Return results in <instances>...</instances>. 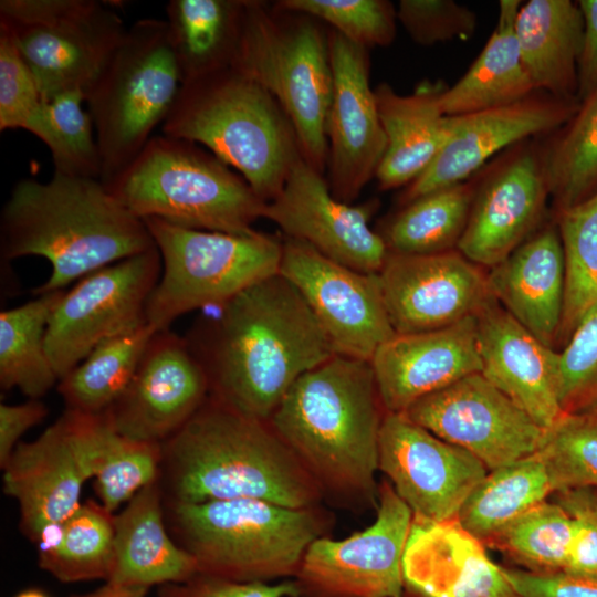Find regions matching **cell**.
I'll return each mask as SVG.
<instances>
[{
  "instance_id": "6da1fadb",
  "label": "cell",
  "mask_w": 597,
  "mask_h": 597,
  "mask_svg": "<svg viewBox=\"0 0 597 597\" xmlns=\"http://www.w3.org/2000/svg\"><path fill=\"white\" fill-rule=\"evenodd\" d=\"M185 338L205 368L210 396L262 421L302 375L335 355L298 290L280 273L233 296Z\"/></svg>"
},
{
  "instance_id": "7a4b0ae2",
  "label": "cell",
  "mask_w": 597,
  "mask_h": 597,
  "mask_svg": "<svg viewBox=\"0 0 597 597\" xmlns=\"http://www.w3.org/2000/svg\"><path fill=\"white\" fill-rule=\"evenodd\" d=\"M385 413L370 362L334 355L292 385L269 422L323 500L362 511L378 503L375 476Z\"/></svg>"
},
{
  "instance_id": "3957f363",
  "label": "cell",
  "mask_w": 597,
  "mask_h": 597,
  "mask_svg": "<svg viewBox=\"0 0 597 597\" xmlns=\"http://www.w3.org/2000/svg\"><path fill=\"white\" fill-rule=\"evenodd\" d=\"M155 247L145 222L96 178L54 172L48 181L19 180L0 214V253L35 255L52 271L33 295L66 285Z\"/></svg>"
},
{
  "instance_id": "277c9868",
  "label": "cell",
  "mask_w": 597,
  "mask_h": 597,
  "mask_svg": "<svg viewBox=\"0 0 597 597\" xmlns=\"http://www.w3.org/2000/svg\"><path fill=\"white\" fill-rule=\"evenodd\" d=\"M161 448L174 502L255 499L303 509L324 501L269 421L247 417L210 395Z\"/></svg>"
},
{
  "instance_id": "5b68a950",
  "label": "cell",
  "mask_w": 597,
  "mask_h": 597,
  "mask_svg": "<svg viewBox=\"0 0 597 597\" xmlns=\"http://www.w3.org/2000/svg\"><path fill=\"white\" fill-rule=\"evenodd\" d=\"M161 134L206 147L266 203L302 153L294 126L259 83L228 67L181 85Z\"/></svg>"
},
{
  "instance_id": "8992f818",
  "label": "cell",
  "mask_w": 597,
  "mask_h": 597,
  "mask_svg": "<svg viewBox=\"0 0 597 597\" xmlns=\"http://www.w3.org/2000/svg\"><path fill=\"white\" fill-rule=\"evenodd\" d=\"M178 544L198 573L240 583L294 577L308 546L327 536L321 505L293 509L255 499L172 504Z\"/></svg>"
},
{
  "instance_id": "52a82bcc",
  "label": "cell",
  "mask_w": 597,
  "mask_h": 597,
  "mask_svg": "<svg viewBox=\"0 0 597 597\" xmlns=\"http://www.w3.org/2000/svg\"><path fill=\"white\" fill-rule=\"evenodd\" d=\"M111 193L137 218H157L196 230L254 232L263 201L232 168L199 145L154 135L109 184Z\"/></svg>"
},
{
  "instance_id": "ba28073f",
  "label": "cell",
  "mask_w": 597,
  "mask_h": 597,
  "mask_svg": "<svg viewBox=\"0 0 597 597\" xmlns=\"http://www.w3.org/2000/svg\"><path fill=\"white\" fill-rule=\"evenodd\" d=\"M231 67L254 80L281 105L297 135L303 158L327 169V116L333 73L328 33L316 19L245 0Z\"/></svg>"
},
{
  "instance_id": "9c48e42d",
  "label": "cell",
  "mask_w": 597,
  "mask_h": 597,
  "mask_svg": "<svg viewBox=\"0 0 597 597\" xmlns=\"http://www.w3.org/2000/svg\"><path fill=\"white\" fill-rule=\"evenodd\" d=\"M182 85L166 20L135 21L85 97L107 185L168 117Z\"/></svg>"
},
{
  "instance_id": "30bf717a",
  "label": "cell",
  "mask_w": 597,
  "mask_h": 597,
  "mask_svg": "<svg viewBox=\"0 0 597 597\" xmlns=\"http://www.w3.org/2000/svg\"><path fill=\"white\" fill-rule=\"evenodd\" d=\"M143 221L161 259L146 306V321L157 332L193 310L221 306L280 272L283 241L273 235L188 229L157 218Z\"/></svg>"
},
{
  "instance_id": "8fae6325",
  "label": "cell",
  "mask_w": 597,
  "mask_h": 597,
  "mask_svg": "<svg viewBox=\"0 0 597 597\" xmlns=\"http://www.w3.org/2000/svg\"><path fill=\"white\" fill-rule=\"evenodd\" d=\"M0 28L44 101L73 91L86 97L127 30L109 4L96 0H1Z\"/></svg>"
},
{
  "instance_id": "7c38bea8",
  "label": "cell",
  "mask_w": 597,
  "mask_h": 597,
  "mask_svg": "<svg viewBox=\"0 0 597 597\" xmlns=\"http://www.w3.org/2000/svg\"><path fill=\"white\" fill-rule=\"evenodd\" d=\"M160 273L155 245L85 275L64 292L45 334L59 380L101 343L147 323L146 306Z\"/></svg>"
},
{
  "instance_id": "4fadbf2b",
  "label": "cell",
  "mask_w": 597,
  "mask_h": 597,
  "mask_svg": "<svg viewBox=\"0 0 597 597\" xmlns=\"http://www.w3.org/2000/svg\"><path fill=\"white\" fill-rule=\"evenodd\" d=\"M412 520L408 505L383 481L368 527L308 546L292 579L295 597H404L402 559Z\"/></svg>"
},
{
  "instance_id": "5bb4252c",
  "label": "cell",
  "mask_w": 597,
  "mask_h": 597,
  "mask_svg": "<svg viewBox=\"0 0 597 597\" xmlns=\"http://www.w3.org/2000/svg\"><path fill=\"white\" fill-rule=\"evenodd\" d=\"M279 273L298 290L335 355L370 362L396 335L379 273L353 270L287 237Z\"/></svg>"
},
{
  "instance_id": "9a60e30c",
  "label": "cell",
  "mask_w": 597,
  "mask_h": 597,
  "mask_svg": "<svg viewBox=\"0 0 597 597\" xmlns=\"http://www.w3.org/2000/svg\"><path fill=\"white\" fill-rule=\"evenodd\" d=\"M402 413L489 471L535 454L546 431L481 373L420 398Z\"/></svg>"
},
{
  "instance_id": "2e32d148",
  "label": "cell",
  "mask_w": 597,
  "mask_h": 597,
  "mask_svg": "<svg viewBox=\"0 0 597 597\" xmlns=\"http://www.w3.org/2000/svg\"><path fill=\"white\" fill-rule=\"evenodd\" d=\"M504 155L480 174L457 247L467 259L488 269L543 227L551 198L545 146L527 139Z\"/></svg>"
},
{
  "instance_id": "e0dca14e",
  "label": "cell",
  "mask_w": 597,
  "mask_h": 597,
  "mask_svg": "<svg viewBox=\"0 0 597 597\" xmlns=\"http://www.w3.org/2000/svg\"><path fill=\"white\" fill-rule=\"evenodd\" d=\"M378 470L411 510L427 522L455 520L489 470L473 454L410 420L386 412L378 440Z\"/></svg>"
},
{
  "instance_id": "ac0fdd59",
  "label": "cell",
  "mask_w": 597,
  "mask_h": 597,
  "mask_svg": "<svg viewBox=\"0 0 597 597\" xmlns=\"http://www.w3.org/2000/svg\"><path fill=\"white\" fill-rule=\"evenodd\" d=\"M328 45L333 93L326 125L327 182L337 200L352 203L376 177L387 138L369 82L368 49L334 30Z\"/></svg>"
},
{
  "instance_id": "d6986e66",
  "label": "cell",
  "mask_w": 597,
  "mask_h": 597,
  "mask_svg": "<svg viewBox=\"0 0 597 597\" xmlns=\"http://www.w3.org/2000/svg\"><path fill=\"white\" fill-rule=\"evenodd\" d=\"M375 205L337 200L324 175L303 157L292 167L279 196L266 203L264 218L287 238L307 243L326 258L364 273H379L389 251L369 226Z\"/></svg>"
},
{
  "instance_id": "ffe728a7",
  "label": "cell",
  "mask_w": 597,
  "mask_h": 597,
  "mask_svg": "<svg viewBox=\"0 0 597 597\" xmlns=\"http://www.w3.org/2000/svg\"><path fill=\"white\" fill-rule=\"evenodd\" d=\"M379 276L396 334L451 326L476 316L494 298L484 268L457 249L423 255L389 253Z\"/></svg>"
},
{
  "instance_id": "44dd1931",
  "label": "cell",
  "mask_w": 597,
  "mask_h": 597,
  "mask_svg": "<svg viewBox=\"0 0 597 597\" xmlns=\"http://www.w3.org/2000/svg\"><path fill=\"white\" fill-rule=\"evenodd\" d=\"M209 395L207 374L187 339L170 329L158 331L127 388L105 413L118 433L163 443L200 409Z\"/></svg>"
},
{
  "instance_id": "7402d4cb",
  "label": "cell",
  "mask_w": 597,
  "mask_h": 597,
  "mask_svg": "<svg viewBox=\"0 0 597 597\" xmlns=\"http://www.w3.org/2000/svg\"><path fill=\"white\" fill-rule=\"evenodd\" d=\"M3 471V492L18 502L21 528L36 542L45 527L77 511L92 478L83 413L66 409L35 440L20 442Z\"/></svg>"
},
{
  "instance_id": "603a6c76",
  "label": "cell",
  "mask_w": 597,
  "mask_h": 597,
  "mask_svg": "<svg viewBox=\"0 0 597 597\" xmlns=\"http://www.w3.org/2000/svg\"><path fill=\"white\" fill-rule=\"evenodd\" d=\"M580 102L535 92L500 107L453 117L452 132L437 158L401 196L404 205L463 182L494 155L519 143L554 134L577 112Z\"/></svg>"
},
{
  "instance_id": "cb8c5ba5",
  "label": "cell",
  "mask_w": 597,
  "mask_h": 597,
  "mask_svg": "<svg viewBox=\"0 0 597 597\" xmlns=\"http://www.w3.org/2000/svg\"><path fill=\"white\" fill-rule=\"evenodd\" d=\"M370 364L385 411L402 413L420 398L481 373L476 317L440 329L396 334Z\"/></svg>"
},
{
  "instance_id": "d4e9b609",
  "label": "cell",
  "mask_w": 597,
  "mask_h": 597,
  "mask_svg": "<svg viewBox=\"0 0 597 597\" xmlns=\"http://www.w3.org/2000/svg\"><path fill=\"white\" fill-rule=\"evenodd\" d=\"M481 374L541 428L566 413L558 400L559 352L519 323L495 297L475 316Z\"/></svg>"
},
{
  "instance_id": "484cf974",
  "label": "cell",
  "mask_w": 597,
  "mask_h": 597,
  "mask_svg": "<svg viewBox=\"0 0 597 597\" xmlns=\"http://www.w3.org/2000/svg\"><path fill=\"white\" fill-rule=\"evenodd\" d=\"M402 576L412 597H519L484 544L455 520H412Z\"/></svg>"
},
{
  "instance_id": "4316f807",
  "label": "cell",
  "mask_w": 597,
  "mask_h": 597,
  "mask_svg": "<svg viewBox=\"0 0 597 597\" xmlns=\"http://www.w3.org/2000/svg\"><path fill=\"white\" fill-rule=\"evenodd\" d=\"M488 280L492 295L503 308L542 343L556 349L564 306L565 264L554 220L491 268Z\"/></svg>"
},
{
  "instance_id": "83f0119b",
  "label": "cell",
  "mask_w": 597,
  "mask_h": 597,
  "mask_svg": "<svg viewBox=\"0 0 597 597\" xmlns=\"http://www.w3.org/2000/svg\"><path fill=\"white\" fill-rule=\"evenodd\" d=\"M447 87L441 81L426 80L406 95L388 83L374 90L387 138L386 153L375 177L379 189L408 186L439 155L453 125V117L446 116L441 108Z\"/></svg>"
},
{
  "instance_id": "f1b7e54d",
  "label": "cell",
  "mask_w": 597,
  "mask_h": 597,
  "mask_svg": "<svg viewBox=\"0 0 597 597\" xmlns=\"http://www.w3.org/2000/svg\"><path fill=\"white\" fill-rule=\"evenodd\" d=\"M115 561L106 582L150 587L182 583L198 573L196 559L168 534L157 481L114 515Z\"/></svg>"
},
{
  "instance_id": "f546056e",
  "label": "cell",
  "mask_w": 597,
  "mask_h": 597,
  "mask_svg": "<svg viewBox=\"0 0 597 597\" xmlns=\"http://www.w3.org/2000/svg\"><path fill=\"white\" fill-rule=\"evenodd\" d=\"M515 34L535 91L577 98L584 18L570 0H530L521 4Z\"/></svg>"
},
{
  "instance_id": "4dcf8cb0",
  "label": "cell",
  "mask_w": 597,
  "mask_h": 597,
  "mask_svg": "<svg viewBox=\"0 0 597 597\" xmlns=\"http://www.w3.org/2000/svg\"><path fill=\"white\" fill-rule=\"evenodd\" d=\"M520 0L499 2L498 23L483 50L441 97L446 116H460L519 102L537 92L524 66L515 19Z\"/></svg>"
},
{
  "instance_id": "1f68e13d",
  "label": "cell",
  "mask_w": 597,
  "mask_h": 597,
  "mask_svg": "<svg viewBox=\"0 0 597 597\" xmlns=\"http://www.w3.org/2000/svg\"><path fill=\"white\" fill-rule=\"evenodd\" d=\"M245 0H170L169 41L182 84L231 67Z\"/></svg>"
},
{
  "instance_id": "d6a6232c",
  "label": "cell",
  "mask_w": 597,
  "mask_h": 597,
  "mask_svg": "<svg viewBox=\"0 0 597 597\" xmlns=\"http://www.w3.org/2000/svg\"><path fill=\"white\" fill-rule=\"evenodd\" d=\"M39 566L64 583L108 580L115 561L114 515L91 500L36 540Z\"/></svg>"
},
{
  "instance_id": "836d02e7",
  "label": "cell",
  "mask_w": 597,
  "mask_h": 597,
  "mask_svg": "<svg viewBox=\"0 0 597 597\" xmlns=\"http://www.w3.org/2000/svg\"><path fill=\"white\" fill-rule=\"evenodd\" d=\"M554 493L548 472L536 455L489 471L463 502L455 521L485 544L512 522Z\"/></svg>"
},
{
  "instance_id": "e575fe53",
  "label": "cell",
  "mask_w": 597,
  "mask_h": 597,
  "mask_svg": "<svg viewBox=\"0 0 597 597\" xmlns=\"http://www.w3.org/2000/svg\"><path fill=\"white\" fill-rule=\"evenodd\" d=\"M84 437L92 478L101 504L111 513L157 481L161 443L118 433L106 413H84Z\"/></svg>"
},
{
  "instance_id": "d590c367",
  "label": "cell",
  "mask_w": 597,
  "mask_h": 597,
  "mask_svg": "<svg viewBox=\"0 0 597 597\" xmlns=\"http://www.w3.org/2000/svg\"><path fill=\"white\" fill-rule=\"evenodd\" d=\"M478 177L406 203L379 233L395 254L423 255L455 250L465 230Z\"/></svg>"
},
{
  "instance_id": "8d00e7d4",
  "label": "cell",
  "mask_w": 597,
  "mask_h": 597,
  "mask_svg": "<svg viewBox=\"0 0 597 597\" xmlns=\"http://www.w3.org/2000/svg\"><path fill=\"white\" fill-rule=\"evenodd\" d=\"M65 290L38 297L0 313V385L18 388L40 399L59 378L46 354L45 334L50 317Z\"/></svg>"
},
{
  "instance_id": "74e56055",
  "label": "cell",
  "mask_w": 597,
  "mask_h": 597,
  "mask_svg": "<svg viewBox=\"0 0 597 597\" xmlns=\"http://www.w3.org/2000/svg\"><path fill=\"white\" fill-rule=\"evenodd\" d=\"M156 332L145 323L96 346L57 381L66 409L90 415L108 410L127 388Z\"/></svg>"
},
{
  "instance_id": "f35d334b",
  "label": "cell",
  "mask_w": 597,
  "mask_h": 597,
  "mask_svg": "<svg viewBox=\"0 0 597 597\" xmlns=\"http://www.w3.org/2000/svg\"><path fill=\"white\" fill-rule=\"evenodd\" d=\"M552 212L597 193V86L545 145Z\"/></svg>"
},
{
  "instance_id": "ab89813d",
  "label": "cell",
  "mask_w": 597,
  "mask_h": 597,
  "mask_svg": "<svg viewBox=\"0 0 597 597\" xmlns=\"http://www.w3.org/2000/svg\"><path fill=\"white\" fill-rule=\"evenodd\" d=\"M553 213L563 247L565 293L557 347H564L585 316L597 307V193Z\"/></svg>"
},
{
  "instance_id": "60d3db41",
  "label": "cell",
  "mask_w": 597,
  "mask_h": 597,
  "mask_svg": "<svg viewBox=\"0 0 597 597\" xmlns=\"http://www.w3.org/2000/svg\"><path fill=\"white\" fill-rule=\"evenodd\" d=\"M85 95L73 91L44 101L24 130L50 150L54 172L101 178L102 161L92 117L83 107Z\"/></svg>"
},
{
  "instance_id": "b9f144b4",
  "label": "cell",
  "mask_w": 597,
  "mask_h": 597,
  "mask_svg": "<svg viewBox=\"0 0 597 597\" xmlns=\"http://www.w3.org/2000/svg\"><path fill=\"white\" fill-rule=\"evenodd\" d=\"M574 535V520L558 503L544 501L521 515L494 540L528 570L563 572Z\"/></svg>"
},
{
  "instance_id": "7bdbcfd3",
  "label": "cell",
  "mask_w": 597,
  "mask_h": 597,
  "mask_svg": "<svg viewBox=\"0 0 597 597\" xmlns=\"http://www.w3.org/2000/svg\"><path fill=\"white\" fill-rule=\"evenodd\" d=\"M535 454L554 492L597 489V409L565 415L545 431Z\"/></svg>"
},
{
  "instance_id": "ee69618b",
  "label": "cell",
  "mask_w": 597,
  "mask_h": 597,
  "mask_svg": "<svg viewBox=\"0 0 597 597\" xmlns=\"http://www.w3.org/2000/svg\"><path fill=\"white\" fill-rule=\"evenodd\" d=\"M274 7L327 22L366 49L388 46L396 36L397 10L387 0H281Z\"/></svg>"
},
{
  "instance_id": "f6af8a7d",
  "label": "cell",
  "mask_w": 597,
  "mask_h": 597,
  "mask_svg": "<svg viewBox=\"0 0 597 597\" xmlns=\"http://www.w3.org/2000/svg\"><path fill=\"white\" fill-rule=\"evenodd\" d=\"M557 390L566 415L597 409V307L559 350Z\"/></svg>"
},
{
  "instance_id": "bcb514c9",
  "label": "cell",
  "mask_w": 597,
  "mask_h": 597,
  "mask_svg": "<svg viewBox=\"0 0 597 597\" xmlns=\"http://www.w3.org/2000/svg\"><path fill=\"white\" fill-rule=\"evenodd\" d=\"M397 20L420 45L468 40L478 27L476 13L453 0H400Z\"/></svg>"
},
{
  "instance_id": "7dc6e473",
  "label": "cell",
  "mask_w": 597,
  "mask_h": 597,
  "mask_svg": "<svg viewBox=\"0 0 597 597\" xmlns=\"http://www.w3.org/2000/svg\"><path fill=\"white\" fill-rule=\"evenodd\" d=\"M44 100L10 34L0 28V130L25 129Z\"/></svg>"
},
{
  "instance_id": "c3c4849f",
  "label": "cell",
  "mask_w": 597,
  "mask_h": 597,
  "mask_svg": "<svg viewBox=\"0 0 597 597\" xmlns=\"http://www.w3.org/2000/svg\"><path fill=\"white\" fill-rule=\"evenodd\" d=\"M558 503L574 520V535L563 573L597 582V506L589 489L559 492Z\"/></svg>"
},
{
  "instance_id": "681fc988",
  "label": "cell",
  "mask_w": 597,
  "mask_h": 597,
  "mask_svg": "<svg viewBox=\"0 0 597 597\" xmlns=\"http://www.w3.org/2000/svg\"><path fill=\"white\" fill-rule=\"evenodd\" d=\"M159 597H295L293 580L240 583L202 573L182 583L161 585Z\"/></svg>"
},
{
  "instance_id": "f907efd6",
  "label": "cell",
  "mask_w": 597,
  "mask_h": 597,
  "mask_svg": "<svg viewBox=\"0 0 597 597\" xmlns=\"http://www.w3.org/2000/svg\"><path fill=\"white\" fill-rule=\"evenodd\" d=\"M503 573L519 597H597V582L563 572L538 573L504 568Z\"/></svg>"
},
{
  "instance_id": "816d5d0a",
  "label": "cell",
  "mask_w": 597,
  "mask_h": 597,
  "mask_svg": "<svg viewBox=\"0 0 597 597\" xmlns=\"http://www.w3.org/2000/svg\"><path fill=\"white\" fill-rule=\"evenodd\" d=\"M46 406L39 399L19 405H0V465L4 468L20 438L48 416Z\"/></svg>"
},
{
  "instance_id": "f5cc1de1",
  "label": "cell",
  "mask_w": 597,
  "mask_h": 597,
  "mask_svg": "<svg viewBox=\"0 0 597 597\" xmlns=\"http://www.w3.org/2000/svg\"><path fill=\"white\" fill-rule=\"evenodd\" d=\"M584 18V39L578 61L579 102L597 86V0L577 1Z\"/></svg>"
},
{
  "instance_id": "db71d44e",
  "label": "cell",
  "mask_w": 597,
  "mask_h": 597,
  "mask_svg": "<svg viewBox=\"0 0 597 597\" xmlns=\"http://www.w3.org/2000/svg\"><path fill=\"white\" fill-rule=\"evenodd\" d=\"M148 587L123 585L113 582L106 584L98 589L72 597H147Z\"/></svg>"
},
{
  "instance_id": "11a10c76",
  "label": "cell",
  "mask_w": 597,
  "mask_h": 597,
  "mask_svg": "<svg viewBox=\"0 0 597 597\" xmlns=\"http://www.w3.org/2000/svg\"><path fill=\"white\" fill-rule=\"evenodd\" d=\"M15 597H48L43 591L39 589H28L19 593Z\"/></svg>"
},
{
  "instance_id": "9f6ffc18",
  "label": "cell",
  "mask_w": 597,
  "mask_h": 597,
  "mask_svg": "<svg viewBox=\"0 0 597 597\" xmlns=\"http://www.w3.org/2000/svg\"><path fill=\"white\" fill-rule=\"evenodd\" d=\"M593 498H594V502H595V504L597 506V495L593 494Z\"/></svg>"
}]
</instances>
